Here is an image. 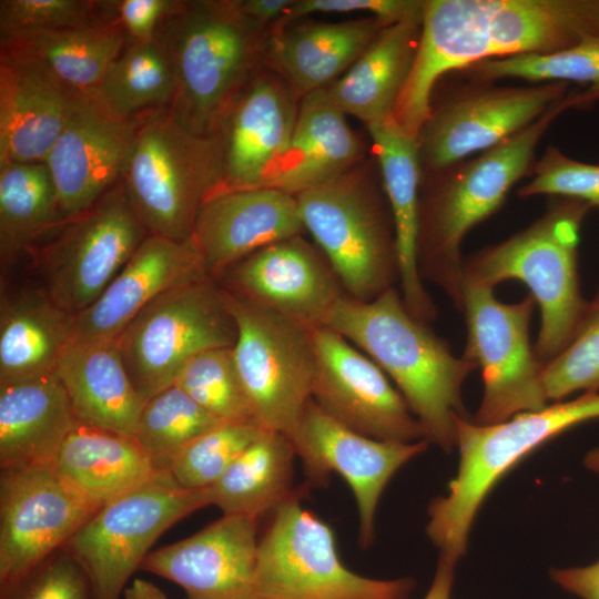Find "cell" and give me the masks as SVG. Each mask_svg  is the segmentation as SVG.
I'll list each match as a JSON object with an SVG mask.
<instances>
[{
	"label": "cell",
	"mask_w": 599,
	"mask_h": 599,
	"mask_svg": "<svg viewBox=\"0 0 599 599\" xmlns=\"http://www.w3.org/2000/svg\"><path fill=\"white\" fill-rule=\"evenodd\" d=\"M599 37V0H425L420 38L393 119L418 138L437 81L489 59L545 54Z\"/></svg>",
	"instance_id": "cell-1"
},
{
	"label": "cell",
	"mask_w": 599,
	"mask_h": 599,
	"mask_svg": "<svg viewBox=\"0 0 599 599\" xmlns=\"http://www.w3.org/2000/svg\"><path fill=\"white\" fill-rule=\"evenodd\" d=\"M372 358L394 382L419 422L425 439L444 451L457 446V423L471 418L463 386L477 369L456 356L428 323L414 317L390 287L372 301L345 295L324 324Z\"/></svg>",
	"instance_id": "cell-2"
},
{
	"label": "cell",
	"mask_w": 599,
	"mask_h": 599,
	"mask_svg": "<svg viewBox=\"0 0 599 599\" xmlns=\"http://www.w3.org/2000/svg\"><path fill=\"white\" fill-rule=\"evenodd\" d=\"M579 89H570L535 122L499 144L437 173L419 199L418 267L461 312V244L466 234L496 213L510 189L530 174L537 146L554 121L569 109H582Z\"/></svg>",
	"instance_id": "cell-3"
},
{
	"label": "cell",
	"mask_w": 599,
	"mask_h": 599,
	"mask_svg": "<svg viewBox=\"0 0 599 599\" xmlns=\"http://www.w3.org/2000/svg\"><path fill=\"white\" fill-rule=\"evenodd\" d=\"M590 209L585 202L558 197L527 227L464 260V285L495 288L509 280L527 285L540 309L534 351L542 364L568 346L588 306L580 290L578 246Z\"/></svg>",
	"instance_id": "cell-4"
},
{
	"label": "cell",
	"mask_w": 599,
	"mask_h": 599,
	"mask_svg": "<svg viewBox=\"0 0 599 599\" xmlns=\"http://www.w3.org/2000/svg\"><path fill=\"white\" fill-rule=\"evenodd\" d=\"M261 31L235 1H182L163 22L158 35L175 79L169 112L180 125L220 134L262 50Z\"/></svg>",
	"instance_id": "cell-5"
},
{
	"label": "cell",
	"mask_w": 599,
	"mask_h": 599,
	"mask_svg": "<svg viewBox=\"0 0 599 599\" xmlns=\"http://www.w3.org/2000/svg\"><path fill=\"white\" fill-rule=\"evenodd\" d=\"M599 418V390L548 404L494 425L457 423L459 461L447 493L428 507L426 534L455 562L467 549L475 517L494 486L522 458L566 430Z\"/></svg>",
	"instance_id": "cell-6"
},
{
	"label": "cell",
	"mask_w": 599,
	"mask_h": 599,
	"mask_svg": "<svg viewBox=\"0 0 599 599\" xmlns=\"http://www.w3.org/2000/svg\"><path fill=\"white\" fill-rule=\"evenodd\" d=\"M222 170L221 134H194L159 112L140 119L120 181L149 235L184 242Z\"/></svg>",
	"instance_id": "cell-7"
},
{
	"label": "cell",
	"mask_w": 599,
	"mask_h": 599,
	"mask_svg": "<svg viewBox=\"0 0 599 599\" xmlns=\"http://www.w3.org/2000/svg\"><path fill=\"white\" fill-rule=\"evenodd\" d=\"M271 514L257 544L256 599H409L412 577L373 579L349 570L332 528L304 509L300 496Z\"/></svg>",
	"instance_id": "cell-8"
},
{
	"label": "cell",
	"mask_w": 599,
	"mask_h": 599,
	"mask_svg": "<svg viewBox=\"0 0 599 599\" xmlns=\"http://www.w3.org/2000/svg\"><path fill=\"white\" fill-rule=\"evenodd\" d=\"M236 337L226 291L207 278L160 294L129 323L114 345L136 392L148 402L174 385L192 357L233 347Z\"/></svg>",
	"instance_id": "cell-9"
},
{
	"label": "cell",
	"mask_w": 599,
	"mask_h": 599,
	"mask_svg": "<svg viewBox=\"0 0 599 599\" xmlns=\"http://www.w3.org/2000/svg\"><path fill=\"white\" fill-rule=\"evenodd\" d=\"M206 506V488L186 489L170 471H156L144 484L105 502L63 548L85 570L93 599H120L156 539Z\"/></svg>",
	"instance_id": "cell-10"
},
{
	"label": "cell",
	"mask_w": 599,
	"mask_h": 599,
	"mask_svg": "<svg viewBox=\"0 0 599 599\" xmlns=\"http://www.w3.org/2000/svg\"><path fill=\"white\" fill-rule=\"evenodd\" d=\"M146 236L120 181L30 251L39 284L77 316L100 297Z\"/></svg>",
	"instance_id": "cell-11"
},
{
	"label": "cell",
	"mask_w": 599,
	"mask_h": 599,
	"mask_svg": "<svg viewBox=\"0 0 599 599\" xmlns=\"http://www.w3.org/2000/svg\"><path fill=\"white\" fill-rule=\"evenodd\" d=\"M226 294L237 327L234 362L255 416L291 440L312 399L316 361L309 327Z\"/></svg>",
	"instance_id": "cell-12"
},
{
	"label": "cell",
	"mask_w": 599,
	"mask_h": 599,
	"mask_svg": "<svg viewBox=\"0 0 599 599\" xmlns=\"http://www.w3.org/2000/svg\"><path fill=\"white\" fill-rule=\"evenodd\" d=\"M301 220L346 295L368 302L399 281L394 230L379 203L352 174L296 195Z\"/></svg>",
	"instance_id": "cell-13"
},
{
	"label": "cell",
	"mask_w": 599,
	"mask_h": 599,
	"mask_svg": "<svg viewBox=\"0 0 599 599\" xmlns=\"http://www.w3.org/2000/svg\"><path fill=\"white\" fill-rule=\"evenodd\" d=\"M536 302L529 294L502 303L493 287L464 285L461 312L467 342L464 356L481 370L484 392L471 420L494 425L548 405L541 373L529 339Z\"/></svg>",
	"instance_id": "cell-14"
},
{
	"label": "cell",
	"mask_w": 599,
	"mask_h": 599,
	"mask_svg": "<svg viewBox=\"0 0 599 599\" xmlns=\"http://www.w3.org/2000/svg\"><path fill=\"white\" fill-rule=\"evenodd\" d=\"M101 507L53 463L1 469L0 593L62 549Z\"/></svg>",
	"instance_id": "cell-15"
},
{
	"label": "cell",
	"mask_w": 599,
	"mask_h": 599,
	"mask_svg": "<svg viewBox=\"0 0 599 599\" xmlns=\"http://www.w3.org/2000/svg\"><path fill=\"white\" fill-rule=\"evenodd\" d=\"M309 333L316 361L312 399L326 414L374 439H425L405 398L372 358L327 326Z\"/></svg>",
	"instance_id": "cell-16"
},
{
	"label": "cell",
	"mask_w": 599,
	"mask_h": 599,
	"mask_svg": "<svg viewBox=\"0 0 599 599\" xmlns=\"http://www.w3.org/2000/svg\"><path fill=\"white\" fill-rule=\"evenodd\" d=\"M477 83L430 111L418 135L422 167L437 173L499 144L570 91L569 84L560 82L524 87Z\"/></svg>",
	"instance_id": "cell-17"
},
{
	"label": "cell",
	"mask_w": 599,
	"mask_h": 599,
	"mask_svg": "<svg viewBox=\"0 0 599 599\" xmlns=\"http://www.w3.org/2000/svg\"><path fill=\"white\" fill-rule=\"evenodd\" d=\"M291 441L309 483L325 485L332 471L347 481L356 500L362 548L374 540L376 509L385 487L429 446L426 439L397 443L362 435L326 414L313 399Z\"/></svg>",
	"instance_id": "cell-18"
},
{
	"label": "cell",
	"mask_w": 599,
	"mask_h": 599,
	"mask_svg": "<svg viewBox=\"0 0 599 599\" xmlns=\"http://www.w3.org/2000/svg\"><path fill=\"white\" fill-rule=\"evenodd\" d=\"M224 290L304 326H322L346 295L326 260L301 235L240 260L216 281Z\"/></svg>",
	"instance_id": "cell-19"
},
{
	"label": "cell",
	"mask_w": 599,
	"mask_h": 599,
	"mask_svg": "<svg viewBox=\"0 0 599 599\" xmlns=\"http://www.w3.org/2000/svg\"><path fill=\"white\" fill-rule=\"evenodd\" d=\"M121 118L91 93H79L44 163L65 220L93 205L120 182L140 123Z\"/></svg>",
	"instance_id": "cell-20"
},
{
	"label": "cell",
	"mask_w": 599,
	"mask_h": 599,
	"mask_svg": "<svg viewBox=\"0 0 599 599\" xmlns=\"http://www.w3.org/2000/svg\"><path fill=\"white\" fill-rule=\"evenodd\" d=\"M257 521L223 515L193 536L150 552L140 569L175 582L186 599H256Z\"/></svg>",
	"instance_id": "cell-21"
},
{
	"label": "cell",
	"mask_w": 599,
	"mask_h": 599,
	"mask_svg": "<svg viewBox=\"0 0 599 599\" xmlns=\"http://www.w3.org/2000/svg\"><path fill=\"white\" fill-rule=\"evenodd\" d=\"M304 230L295 195L256 187L211 194L199 209L193 242L207 275L225 270L273 243Z\"/></svg>",
	"instance_id": "cell-22"
},
{
	"label": "cell",
	"mask_w": 599,
	"mask_h": 599,
	"mask_svg": "<svg viewBox=\"0 0 599 599\" xmlns=\"http://www.w3.org/2000/svg\"><path fill=\"white\" fill-rule=\"evenodd\" d=\"M211 278L193 238L149 235L100 297L75 318V343H114L160 294Z\"/></svg>",
	"instance_id": "cell-23"
},
{
	"label": "cell",
	"mask_w": 599,
	"mask_h": 599,
	"mask_svg": "<svg viewBox=\"0 0 599 599\" xmlns=\"http://www.w3.org/2000/svg\"><path fill=\"white\" fill-rule=\"evenodd\" d=\"M296 100L297 94L276 77H260L245 87L220 132L223 170L212 194L262 186L291 141Z\"/></svg>",
	"instance_id": "cell-24"
},
{
	"label": "cell",
	"mask_w": 599,
	"mask_h": 599,
	"mask_svg": "<svg viewBox=\"0 0 599 599\" xmlns=\"http://www.w3.org/2000/svg\"><path fill=\"white\" fill-rule=\"evenodd\" d=\"M79 93L32 61L0 57V164L44 162Z\"/></svg>",
	"instance_id": "cell-25"
},
{
	"label": "cell",
	"mask_w": 599,
	"mask_h": 599,
	"mask_svg": "<svg viewBox=\"0 0 599 599\" xmlns=\"http://www.w3.org/2000/svg\"><path fill=\"white\" fill-rule=\"evenodd\" d=\"M389 201L395 233L402 297L409 313L426 323L437 317V308L419 273L420 152L418 138L407 133L394 119L367 124Z\"/></svg>",
	"instance_id": "cell-26"
},
{
	"label": "cell",
	"mask_w": 599,
	"mask_h": 599,
	"mask_svg": "<svg viewBox=\"0 0 599 599\" xmlns=\"http://www.w3.org/2000/svg\"><path fill=\"white\" fill-rule=\"evenodd\" d=\"M345 115L326 89L302 97L288 146L261 187L296 196L346 174L361 156V144Z\"/></svg>",
	"instance_id": "cell-27"
},
{
	"label": "cell",
	"mask_w": 599,
	"mask_h": 599,
	"mask_svg": "<svg viewBox=\"0 0 599 599\" xmlns=\"http://www.w3.org/2000/svg\"><path fill=\"white\" fill-rule=\"evenodd\" d=\"M77 316L60 307L40 286L2 290L0 384L54 374L75 343Z\"/></svg>",
	"instance_id": "cell-28"
},
{
	"label": "cell",
	"mask_w": 599,
	"mask_h": 599,
	"mask_svg": "<svg viewBox=\"0 0 599 599\" xmlns=\"http://www.w3.org/2000/svg\"><path fill=\"white\" fill-rule=\"evenodd\" d=\"M78 420L55 374L0 384V466L53 463Z\"/></svg>",
	"instance_id": "cell-29"
},
{
	"label": "cell",
	"mask_w": 599,
	"mask_h": 599,
	"mask_svg": "<svg viewBox=\"0 0 599 599\" xmlns=\"http://www.w3.org/2000/svg\"><path fill=\"white\" fill-rule=\"evenodd\" d=\"M78 422L135 436L145 400L114 343H74L55 373Z\"/></svg>",
	"instance_id": "cell-30"
},
{
	"label": "cell",
	"mask_w": 599,
	"mask_h": 599,
	"mask_svg": "<svg viewBox=\"0 0 599 599\" xmlns=\"http://www.w3.org/2000/svg\"><path fill=\"white\" fill-rule=\"evenodd\" d=\"M384 26L376 18L304 23L274 31L267 58L298 95L326 89L345 73Z\"/></svg>",
	"instance_id": "cell-31"
},
{
	"label": "cell",
	"mask_w": 599,
	"mask_h": 599,
	"mask_svg": "<svg viewBox=\"0 0 599 599\" xmlns=\"http://www.w3.org/2000/svg\"><path fill=\"white\" fill-rule=\"evenodd\" d=\"M422 22L384 27L372 43L328 88V95L345 113L366 124L393 115L410 74Z\"/></svg>",
	"instance_id": "cell-32"
},
{
	"label": "cell",
	"mask_w": 599,
	"mask_h": 599,
	"mask_svg": "<svg viewBox=\"0 0 599 599\" xmlns=\"http://www.w3.org/2000/svg\"><path fill=\"white\" fill-rule=\"evenodd\" d=\"M1 53L32 61L75 93L91 92L123 51L126 34L110 22L0 34Z\"/></svg>",
	"instance_id": "cell-33"
},
{
	"label": "cell",
	"mask_w": 599,
	"mask_h": 599,
	"mask_svg": "<svg viewBox=\"0 0 599 599\" xmlns=\"http://www.w3.org/2000/svg\"><path fill=\"white\" fill-rule=\"evenodd\" d=\"M53 464L102 506L156 473L135 437L80 422L63 441Z\"/></svg>",
	"instance_id": "cell-34"
},
{
	"label": "cell",
	"mask_w": 599,
	"mask_h": 599,
	"mask_svg": "<svg viewBox=\"0 0 599 599\" xmlns=\"http://www.w3.org/2000/svg\"><path fill=\"white\" fill-rule=\"evenodd\" d=\"M295 448L284 434L265 430L211 486L210 506L223 515L261 516L300 496L292 489Z\"/></svg>",
	"instance_id": "cell-35"
},
{
	"label": "cell",
	"mask_w": 599,
	"mask_h": 599,
	"mask_svg": "<svg viewBox=\"0 0 599 599\" xmlns=\"http://www.w3.org/2000/svg\"><path fill=\"white\" fill-rule=\"evenodd\" d=\"M64 221L55 185L44 162L0 164L2 266L30 252Z\"/></svg>",
	"instance_id": "cell-36"
},
{
	"label": "cell",
	"mask_w": 599,
	"mask_h": 599,
	"mask_svg": "<svg viewBox=\"0 0 599 599\" xmlns=\"http://www.w3.org/2000/svg\"><path fill=\"white\" fill-rule=\"evenodd\" d=\"M174 91L173 67L158 35L124 48L89 93L114 114L133 119L142 110L171 104Z\"/></svg>",
	"instance_id": "cell-37"
},
{
	"label": "cell",
	"mask_w": 599,
	"mask_h": 599,
	"mask_svg": "<svg viewBox=\"0 0 599 599\" xmlns=\"http://www.w3.org/2000/svg\"><path fill=\"white\" fill-rule=\"evenodd\" d=\"M463 71L480 82L519 79L530 83L581 84L585 109H590L599 101V37L558 52L480 61Z\"/></svg>",
	"instance_id": "cell-38"
},
{
	"label": "cell",
	"mask_w": 599,
	"mask_h": 599,
	"mask_svg": "<svg viewBox=\"0 0 599 599\" xmlns=\"http://www.w3.org/2000/svg\"><path fill=\"white\" fill-rule=\"evenodd\" d=\"M222 423L172 385L145 403L134 437L156 471H170L193 440Z\"/></svg>",
	"instance_id": "cell-39"
},
{
	"label": "cell",
	"mask_w": 599,
	"mask_h": 599,
	"mask_svg": "<svg viewBox=\"0 0 599 599\" xmlns=\"http://www.w3.org/2000/svg\"><path fill=\"white\" fill-rule=\"evenodd\" d=\"M174 385L223 423L261 426L236 369L233 347L195 355L182 368Z\"/></svg>",
	"instance_id": "cell-40"
},
{
	"label": "cell",
	"mask_w": 599,
	"mask_h": 599,
	"mask_svg": "<svg viewBox=\"0 0 599 599\" xmlns=\"http://www.w3.org/2000/svg\"><path fill=\"white\" fill-rule=\"evenodd\" d=\"M265 430L258 425L222 423L193 440L170 473L183 488H206Z\"/></svg>",
	"instance_id": "cell-41"
},
{
	"label": "cell",
	"mask_w": 599,
	"mask_h": 599,
	"mask_svg": "<svg viewBox=\"0 0 599 599\" xmlns=\"http://www.w3.org/2000/svg\"><path fill=\"white\" fill-rule=\"evenodd\" d=\"M542 384L548 400L559 402L576 392L599 390V288L568 346L544 364Z\"/></svg>",
	"instance_id": "cell-42"
},
{
	"label": "cell",
	"mask_w": 599,
	"mask_h": 599,
	"mask_svg": "<svg viewBox=\"0 0 599 599\" xmlns=\"http://www.w3.org/2000/svg\"><path fill=\"white\" fill-rule=\"evenodd\" d=\"M530 175L531 180L517 192L521 199L551 195L599 207V163L575 160L559 148L548 145L535 161Z\"/></svg>",
	"instance_id": "cell-43"
},
{
	"label": "cell",
	"mask_w": 599,
	"mask_h": 599,
	"mask_svg": "<svg viewBox=\"0 0 599 599\" xmlns=\"http://www.w3.org/2000/svg\"><path fill=\"white\" fill-rule=\"evenodd\" d=\"M0 598L93 599V591L85 570L62 548L1 592Z\"/></svg>",
	"instance_id": "cell-44"
},
{
	"label": "cell",
	"mask_w": 599,
	"mask_h": 599,
	"mask_svg": "<svg viewBox=\"0 0 599 599\" xmlns=\"http://www.w3.org/2000/svg\"><path fill=\"white\" fill-rule=\"evenodd\" d=\"M97 8L87 0H1L0 34L91 24Z\"/></svg>",
	"instance_id": "cell-45"
},
{
	"label": "cell",
	"mask_w": 599,
	"mask_h": 599,
	"mask_svg": "<svg viewBox=\"0 0 599 599\" xmlns=\"http://www.w3.org/2000/svg\"><path fill=\"white\" fill-rule=\"evenodd\" d=\"M425 0H298L275 24V31L286 23L311 13L367 12L384 26L399 22H422Z\"/></svg>",
	"instance_id": "cell-46"
},
{
	"label": "cell",
	"mask_w": 599,
	"mask_h": 599,
	"mask_svg": "<svg viewBox=\"0 0 599 599\" xmlns=\"http://www.w3.org/2000/svg\"><path fill=\"white\" fill-rule=\"evenodd\" d=\"M182 1L175 0H121L103 2L112 11L114 22L132 42L155 39L163 22L174 13ZM111 23V22H110Z\"/></svg>",
	"instance_id": "cell-47"
},
{
	"label": "cell",
	"mask_w": 599,
	"mask_h": 599,
	"mask_svg": "<svg viewBox=\"0 0 599 599\" xmlns=\"http://www.w3.org/2000/svg\"><path fill=\"white\" fill-rule=\"evenodd\" d=\"M550 577L560 588L579 599H599V559L587 566L554 568Z\"/></svg>",
	"instance_id": "cell-48"
},
{
	"label": "cell",
	"mask_w": 599,
	"mask_h": 599,
	"mask_svg": "<svg viewBox=\"0 0 599 599\" xmlns=\"http://www.w3.org/2000/svg\"><path fill=\"white\" fill-rule=\"evenodd\" d=\"M241 14L258 29L276 24L293 4L292 0H242L235 1Z\"/></svg>",
	"instance_id": "cell-49"
},
{
	"label": "cell",
	"mask_w": 599,
	"mask_h": 599,
	"mask_svg": "<svg viewBox=\"0 0 599 599\" xmlns=\"http://www.w3.org/2000/svg\"><path fill=\"white\" fill-rule=\"evenodd\" d=\"M456 564L439 556L430 587L423 599H451Z\"/></svg>",
	"instance_id": "cell-50"
},
{
	"label": "cell",
	"mask_w": 599,
	"mask_h": 599,
	"mask_svg": "<svg viewBox=\"0 0 599 599\" xmlns=\"http://www.w3.org/2000/svg\"><path fill=\"white\" fill-rule=\"evenodd\" d=\"M124 599H167L151 581L135 578L123 591Z\"/></svg>",
	"instance_id": "cell-51"
},
{
	"label": "cell",
	"mask_w": 599,
	"mask_h": 599,
	"mask_svg": "<svg viewBox=\"0 0 599 599\" xmlns=\"http://www.w3.org/2000/svg\"><path fill=\"white\" fill-rule=\"evenodd\" d=\"M585 464L590 470L599 471V448L588 453L585 458Z\"/></svg>",
	"instance_id": "cell-52"
}]
</instances>
